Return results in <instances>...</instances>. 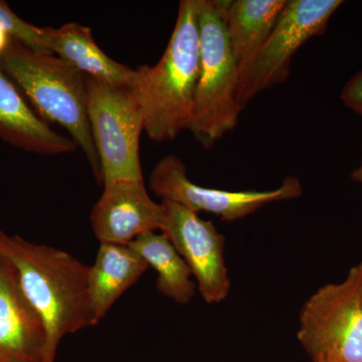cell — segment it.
Returning <instances> with one entry per match:
<instances>
[{"label": "cell", "instance_id": "1", "mask_svg": "<svg viewBox=\"0 0 362 362\" xmlns=\"http://www.w3.org/2000/svg\"><path fill=\"white\" fill-rule=\"evenodd\" d=\"M0 256L13 264L21 289L44 324V362H54L64 337L94 326L89 267L63 250L35 244L1 228Z\"/></svg>", "mask_w": 362, "mask_h": 362}, {"label": "cell", "instance_id": "2", "mask_svg": "<svg viewBox=\"0 0 362 362\" xmlns=\"http://www.w3.org/2000/svg\"><path fill=\"white\" fill-rule=\"evenodd\" d=\"M133 88L152 141L175 140L194 117L199 78V0H182L163 56L156 65L138 66Z\"/></svg>", "mask_w": 362, "mask_h": 362}, {"label": "cell", "instance_id": "3", "mask_svg": "<svg viewBox=\"0 0 362 362\" xmlns=\"http://www.w3.org/2000/svg\"><path fill=\"white\" fill-rule=\"evenodd\" d=\"M0 68L16 83L45 120L59 124L82 149L96 180L101 165L87 112L86 76L52 54L30 49L9 37L0 52Z\"/></svg>", "mask_w": 362, "mask_h": 362}, {"label": "cell", "instance_id": "4", "mask_svg": "<svg viewBox=\"0 0 362 362\" xmlns=\"http://www.w3.org/2000/svg\"><path fill=\"white\" fill-rule=\"evenodd\" d=\"M199 78L189 130L209 149L239 124L240 68L226 32L223 0H199Z\"/></svg>", "mask_w": 362, "mask_h": 362}, {"label": "cell", "instance_id": "5", "mask_svg": "<svg viewBox=\"0 0 362 362\" xmlns=\"http://www.w3.org/2000/svg\"><path fill=\"white\" fill-rule=\"evenodd\" d=\"M298 339L313 362H362V262L309 298Z\"/></svg>", "mask_w": 362, "mask_h": 362}, {"label": "cell", "instance_id": "6", "mask_svg": "<svg viewBox=\"0 0 362 362\" xmlns=\"http://www.w3.org/2000/svg\"><path fill=\"white\" fill-rule=\"evenodd\" d=\"M87 112L103 185L143 180L139 156L144 119L134 90L86 77Z\"/></svg>", "mask_w": 362, "mask_h": 362}, {"label": "cell", "instance_id": "7", "mask_svg": "<svg viewBox=\"0 0 362 362\" xmlns=\"http://www.w3.org/2000/svg\"><path fill=\"white\" fill-rule=\"evenodd\" d=\"M341 0H287L261 49L240 70L237 100L243 108L263 90L283 84L292 59L309 40L322 35Z\"/></svg>", "mask_w": 362, "mask_h": 362}, {"label": "cell", "instance_id": "8", "mask_svg": "<svg viewBox=\"0 0 362 362\" xmlns=\"http://www.w3.org/2000/svg\"><path fill=\"white\" fill-rule=\"evenodd\" d=\"M149 187L162 201L175 202L199 214H213L225 221H235L256 213L272 202L298 199L303 192L301 182L288 176L276 189H214L197 185L188 178L187 166L180 157H162L149 175Z\"/></svg>", "mask_w": 362, "mask_h": 362}, {"label": "cell", "instance_id": "9", "mask_svg": "<svg viewBox=\"0 0 362 362\" xmlns=\"http://www.w3.org/2000/svg\"><path fill=\"white\" fill-rule=\"evenodd\" d=\"M165 220L161 232L189 267L209 304L221 303L230 293L225 261L226 239L214 223L175 202L162 201Z\"/></svg>", "mask_w": 362, "mask_h": 362}, {"label": "cell", "instance_id": "10", "mask_svg": "<svg viewBox=\"0 0 362 362\" xmlns=\"http://www.w3.org/2000/svg\"><path fill=\"white\" fill-rule=\"evenodd\" d=\"M165 211L150 197L144 180L104 185L90 221L100 244L129 245L143 233L162 230Z\"/></svg>", "mask_w": 362, "mask_h": 362}, {"label": "cell", "instance_id": "11", "mask_svg": "<svg viewBox=\"0 0 362 362\" xmlns=\"http://www.w3.org/2000/svg\"><path fill=\"white\" fill-rule=\"evenodd\" d=\"M45 332L13 264L0 256V357L44 362Z\"/></svg>", "mask_w": 362, "mask_h": 362}, {"label": "cell", "instance_id": "12", "mask_svg": "<svg viewBox=\"0 0 362 362\" xmlns=\"http://www.w3.org/2000/svg\"><path fill=\"white\" fill-rule=\"evenodd\" d=\"M42 44L49 54L63 59L86 77L104 84L133 89L139 80L138 69L109 58L87 26L70 23L58 28H42Z\"/></svg>", "mask_w": 362, "mask_h": 362}, {"label": "cell", "instance_id": "13", "mask_svg": "<svg viewBox=\"0 0 362 362\" xmlns=\"http://www.w3.org/2000/svg\"><path fill=\"white\" fill-rule=\"evenodd\" d=\"M0 139L16 148L40 156H61L78 148L71 138L59 134L35 115L1 68Z\"/></svg>", "mask_w": 362, "mask_h": 362}, {"label": "cell", "instance_id": "14", "mask_svg": "<svg viewBox=\"0 0 362 362\" xmlns=\"http://www.w3.org/2000/svg\"><path fill=\"white\" fill-rule=\"evenodd\" d=\"M148 268L146 261L128 245L101 244L88 277L94 326Z\"/></svg>", "mask_w": 362, "mask_h": 362}, {"label": "cell", "instance_id": "15", "mask_svg": "<svg viewBox=\"0 0 362 362\" xmlns=\"http://www.w3.org/2000/svg\"><path fill=\"white\" fill-rule=\"evenodd\" d=\"M286 4L287 0L223 1L226 32L240 70L268 39Z\"/></svg>", "mask_w": 362, "mask_h": 362}, {"label": "cell", "instance_id": "16", "mask_svg": "<svg viewBox=\"0 0 362 362\" xmlns=\"http://www.w3.org/2000/svg\"><path fill=\"white\" fill-rule=\"evenodd\" d=\"M128 246L156 271L157 290L177 304L190 303L195 294L192 271L164 233H143Z\"/></svg>", "mask_w": 362, "mask_h": 362}, {"label": "cell", "instance_id": "17", "mask_svg": "<svg viewBox=\"0 0 362 362\" xmlns=\"http://www.w3.org/2000/svg\"><path fill=\"white\" fill-rule=\"evenodd\" d=\"M0 30L13 39L35 52L49 54L42 44V28L23 21L11 11L6 1L0 0Z\"/></svg>", "mask_w": 362, "mask_h": 362}, {"label": "cell", "instance_id": "18", "mask_svg": "<svg viewBox=\"0 0 362 362\" xmlns=\"http://www.w3.org/2000/svg\"><path fill=\"white\" fill-rule=\"evenodd\" d=\"M340 97L347 108L362 116V70L344 85Z\"/></svg>", "mask_w": 362, "mask_h": 362}, {"label": "cell", "instance_id": "19", "mask_svg": "<svg viewBox=\"0 0 362 362\" xmlns=\"http://www.w3.org/2000/svg\"><path fill=\"white\" fill-rule=\"evenodd\" d=\"M351 177L356 182L362 183V158L358 168L354 169V173H351Z\"/></svg>", "mask_w": 362, "mask_h": 362}, {"label": "cell", "instance_id": "20", "mask_svg": "<svg viewBox=\"0 0 362 362\" xmlns=\"http://www.w3.org/2000/svg\"><path fill=\"white\" fill-rule=\"evenodd\" d=\"M0 362H25V361H13V359L4 358V357H0Z\"/></svg>", "mask_w": 362, "mask_h": 362}]
</instances>
